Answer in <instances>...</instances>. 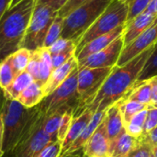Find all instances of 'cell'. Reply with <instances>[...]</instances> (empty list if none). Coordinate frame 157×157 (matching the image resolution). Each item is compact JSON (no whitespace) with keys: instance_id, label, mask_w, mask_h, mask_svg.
<instances>
[{"instance_id":"20","label":"cell","mask_w":157,"mask_h":157,"mask_svg":"<svg viewBox=\"0 0 157 157\" xmlns=\"http://www.w3.org/2000/svg\"><path fill=\"white\" fill-rule=\"evenodd\" d=\"M45 98L43 85L38 81H33L17 99L24 107L32 109L37 107Z\"/></svg>"},{"instance_id":"14","label":"cell","mask_w":157,"mask_h":157,"mask_svg":"<svg viewBox=\"0 0 157 157\" xmlns=\"http://www.w3.org/2000/svg\"><path fill=\"white\" fill-rule=\"evenodd\" d=\"M155 16L147 11H144L137 17H135L131 21L125 24L123 36L124 47L131 43L134 39H136L141 33H143L156 18Z\"/></svg>"},{"instance_id":"46","label":"cell","mask_w":157,"mask_h":157,"mask_svg":"<svg viewBox=\"0 0 157 157\" xmlns=\"http://www.w3.org/2000/svg\"><path fill=\"white\" fill-rule=\"evenodd\" d=\"M6 100V96H5V93H4V90L0 87V110L4 105V102Z\"/></svg>"},{"instance_id":"1","label":"cell","mask_w":157,"mask_h":157,"mask_svg":"<svg viewBox=\"0 0 157 157\" xmlns=\"http://www.w3.org/2000/svg\"><path fill=\"white\" fill-rule=\"evenodd\" d=\"M154 48L155 45L151 46L121 66H114L97 95L85 109H89L93 114L97 111H106L112 105L124 98L136 84Z\"/></svg>"},{"instance_id":"19","label":"cell","mask_w":157,"mask_h":157,"mask_svg":"<svg viewBox=\"0 0 157 157\" xmlns=\"http://www.w3.org/2000/svg\"><path fill=\"white\" fill-rule=\"evenodd\" d=\"M138 143V139L123 131L117 138L110 141L108 157H128Z\"/></svg>"},{"instance_id":"35","label":"cell","mask_w":157,"mask_h":157,"mask_svg":"<svg viewBox=\"0 0 157 157\" xmlns=\"http://www.w3.org/2000/svg\"><path fill=\"white\" fill-rule=\"evenodd\" d=\"M139 143L137 146L132 150V152L128 157H151L152 156V147L143 139L139 138Z\"/></svg>"},{"instance_id":"5","label":"cell","mask_w":157,"mask_h":157,"mask_svg":"<svg viewBox=\"0 0 157 157\" xmlns=\"http://www.w3.org/2000/svg\"><path fill=\"white\" fill-rule=\"evenodd\" d=\"M77 75L78 67L73 71L60 86L42 99L38 105L41 117L49 116L56 112L65 113L69 110H72L75 113L79 107Z\"/></svg>"},{"instance_id":"21","label":"cell","mask_w":157,"mask_h":157,"mask_svg":"<svg viewBox=\"0 0 157 157\" xmlns=\"http://www.w3.org/2000/svg\"><path fill=\"white\" fill-rule=\"evenodd\" d=\"M151 92L152 86L149 80L138 82L126 95L123 101H135L145 105L151 104Z\"/></svg>"},{"instance_id":"25","label":"cell","mask_w":157,"mask_h":157,"mask_svg":"<svg viewBox=\"0 0 157 157\" xmlns=\"http://www.w3.org/2000/svg\"><path fill=\"white\" fill-rule=\"evenodd\" d=\"M38 51L40 55V74L38 82H40L44 86L53 70L52 63V55L45 48L39 49Z\"/></svg>"},{"instance_id":"39","label":"cell","mask_w":157,"mask_h":157,"mask_svg":"<svg viewBox=\"0 0 157 157\" xmlns=\"http://www.w3.org/2000/svg\"><path fill=\"white\" fill-rule=\"evenodd\" d=\"M62 144L56 141L47 146L42 152H40L36 157H60L61 155Z\"/></svg>"},{"instance_id":"43","label":"cell","mask_w":157,"mask_h":157,"mask_svg":"<svg viewBox=\"0 0 157 157\" xmlns=\"http://www.w3.org/2000/svg\"><path fill=\"white\" fill-rule=\"evenodd\" d=\"M12 0H0V18L4 13L9 8Z\"/></svg>"},{"instance_id":"16","label":"cell","mask_w":157,"mask_h":157,"mask_svg":"<svg viewBox=\"0 0 157 157\" xmlns=\"http://www.w3.org/2000/svg\"><path fill=\"white\" fill-rule=\"evenodd\" d=\"M105 115H106V111H97V112H95L93 114L89 123L85 128V130L82 132V133L79 135V137L74 142V144L70 146V148L63 155V157H69L81 154L82 148L86 144L88 139L92 136V134L95 132L97 128L103 121V120L105 118Z\"/></svg>"},{"instance_id":"10","label":"cell","mask_w":157,"mask_h":157,"mask_svg":"<svg viewBox=\"0 0 157 157\" xmlns=\"http://www.w3.org/2000/svg\"><path fill=\"white\" fill-rule=\"evenodd\" d=\"M124 48L123 36H120L102 51L78 61V69L81 68H113L117 65L121 53Z\"/></svg>"},{"instance_id":"23","label":"cell","mask_w":157,"mask_h":157,"mask_svg":"<svg viewBox=\"0 0 157 157\" xmlns=\"http://www.w3.org/2000/svg\"><path fill=\"white\" fill-rule=\"evenodd\" d=\"M32 55V52L26 48H19L14 53H12L9 57L11 65L16 73V75H19L20 73L26 71L28 64L30 61Z\"/></svg>"},{"instance_id":"32","label":"cell","mask_w":157,"mask_h":157,"mask_svg":"<svg viewBox=\"0 0 157 157\" xmlns=\"http://www.w3.org/2000/svg\"><path fill=\"white\" fill-rule=\"evenodd\" d=\"M71 49H76V44L74 40H66L63 38L58 39L54 43H52L47 50L51 53V55H54Z\"/></svg>"},{"instance_id":"34","label":"cell","mask_w":157,"mask_h":157,"mask_svg":"<svg viewBox=\"0 0 157 157\" xmlns=\"http://www.w3.org/2000/svg\"><path fill=\"white\" fill-rule=\"evenodd\" d=\"M157 126V107L154 105H149L147 107V115L144 129V134H147L153 129Z\"/></svg>"},{"instance_id":"45","label":"cell","mask_w":157,"mask_h":157,"mask_svg":"<svg viewBox=\"0 0 157 157\" xmlns=\"http://www.w3.org/2000/svg\"><path fill=\"white\" fill-rule=\"evenodd\" d=\"M3 141H4V126L3 121L0 118V157L4 155V150H3Z\"/></svg>"},{"instance_id":"38","label":"cell","mask_w":157,"mask_h":157,"mask_svg":"<svg viewBox=\"0 0 157 157\" xmlns=\"http://www.w3.org/2000/svg\"><path fill=\"white\" fill-rule=\"evenodd\" d=\"M90 1H92V0H68L66 2V4L59 10L58 16H60L62 17H65L72 11H74L77 7H79V6L85 5V4L88 3Z\"/></svg>"},{"instance_id":"13","label":"cell","mask_w":157,"mask_h":157,"mask_svg":"<svg viewBox=\"0 0 157 157\" xmlns=\"http://www.w3.org/2000/svg\"><path fill=\"white\" fill-rule=\"evenodd\" d=\"M124 29H125V25L120 26L117 29H115L114 30H112L107 34L101 35V36L92 40L91 41H89L75 54L77 61H81V60L86 58L87 56L94 54L96 52H98L102 51L103 49H105L106 47H108L111 42H113L116 39H118L120 36H121L123 34Z\"/></svg>"},{"instance_id":"50","label":"cell","mask_w":157,"mask_h":157,"mask_svg":"<svg viewBox=\"0 0 157 157\" xmlns=\"http://www.w3.org/2000/svg\"><path fill=\"white\" fill-rule=\"evenodd\" d=\"M151 157H154V156H153V155H152V156H151Z\"/></svg>"},{"instance_id":"3","label":"cell","mask_w":157,"mask_h":157,"mask_svg":"<svg viewBox=\"0 0 157 157\" xmlns=\"http://www.w3.org/2000/svg\"><path fill=\"white\" fill-rule=\"evenodd\" d=\"M40 117L38 106L28 109L17 100L6 98L0 110V118L4 126L3 150L5 154L13 153L16 146L30 132Z\"/></svg>"},{"instance_id":"31","label":"cell","mask_w":157,"mask_h":157,"mask_svg":"<svg viewBox=\"0 0 157 157\" xmlns=\"http://www.w3.org/2000/svg\"><path fill=\"white\" fill-rule=\"evenodd\" d=\"M122 1H124L129 6L127 22L131 21L135 17L145 11L148 5L151 2V0H122Z\"/></svg>"},{"instance_id":"4","label":"cell","mask_w":157,"mask_h":157,"mask_svg":"<svg viewBox=\"0 0 157 157\" xmlns=\"http://www.w3.org/2000/svg\"><path fill=\"white\" fill-rule=\"evenodd\" d=\"M112 0H92L63 17L61 38L78 42L84 33L103 13Z\"/></svg>"},{"instance_id":"24","label":"cell","mask_w":157,"mask_h":157,"mask_svg":"<svg viewBox=\"0 0 157 157\" xmlns=\"http://www.w3.org/2000/svg\"><path fill=\"white\" fill-rule=\"evenodd\" d=\"M64 113L63 112H56L53 113L52 115L49 116H45V117H41L40 118V125L43 129V131L49 135L51 136V138L56 142L57 140V132H58V129L61 123V120L62 117Z\"/></svg>"},{"instance_id":"30","label":"cell","mask_w":157,"mask_h":157,"mask_svg":"<svg viewBox=\"0 0 157 157\" xmlns=\"http://www.w3.org/2000/svg\"><path fill=\"white\" fill-rule=\"evenodd\" d=\"M155 76H157V41L155 44V48L151 56L146 62L136 83L149 80Z\"/></svg>"},{"instance_id":"37","label":"cell","mask_w":157,"mask_h":157,"mask_svg":"<svg viewBox=\"0 0 157 157\" xmlns=\"http://www.w3.org/2000/svg\"><path fill=\"white\" fill-rule=\"evenodd\" d=\"M73 56H75V49H71L54 55H52V68H58L59 66L65 63L68 60H70Z\"/></svg>"},{"instance_id":"12","label":"cell","mask_w":157,"mask_h":157,"mask_svg":"<svg viewBox=\"0 0 157 157\" xmlns=\"http://www.w3.org/2000/svg\"><path fill=\"white\" fill-rule=\"evenodd\" d=\"M110 141L109 139L105 121L100 123L92 136L81 150L83 157H108Z\"/></svg>"},{"instance_id":"17","label":"cell","mask_w":157,"mask_h":157,"mask_svg":"<svg viewBox=\"0 0 157 157\" xmlns=\"http://www.w3.org/2000/svg\"><path fill=\"white\" fill-rule=\"evenodd\" d=\"M92 116H93V113L89 109H85L81 114H79L76 117H74L72 124L70 126V129H69L64 140L62 143V149H61L60 157H63V155L70 148V146L74 144V142L79 137V135L85 130L86 125L89 123Z\"/></svg>"},{"instance_id":"29","label":"cell","mask_w":157,"mask_h":157,"mask_svg":"<svg viewBox=\"0 0 157 157\" xmlns=\"http://www.w3.org/2000/svg\"><path fill=\"white\" fill-rule=\"evenodd\" d=\"M16 76L17 75L11 65L9 57H7L0 63V87L3 90L6 89Z\"/></svg>"},{"instance_id":"42","label":"cell","mask_w":157,"mask_h":157,"mask_svg":"<svg viewBox=\"0 0 157 157\" xmlns=\"http://www.w3.org/2000/svg\"><path fill=\"white\" fill-rule=\"evenodd\" d=\"M152 86V92H151V104L157 107V76H155L151 79H149Z\"/></svg>"},{"instance_id":"18","label":"cell","mask_w":157,"mask_h":157,"mask_svg":"<svg viewBox=\"0 0 157 157\" xmlns=\"http://www.w3.org/2000/svg\"><path fill=\"white\" fill-rule=\"evenodd\" d=\"M104 121L109 141L114 140L123 131H125L120 101L115 103L106 110Z\"/></svg>"},{"instance_id":"11","label":"cell","mask_w":157,"mask_h":157,"mask_svg":"<svg viewBox=\"0 0 157 157\" xmlns=\"http://www.w3.org/2000/svg\"><path fill=\"white\" fill-rule=\"evenodd\" d=\"M157 41V17L154 22L136 39H134L131 43L126 45L119 58L117 66H121L140 53H142L146 49L155 45Z\"/></svg>"},{"instance_id":"36","label":"cell","mask_w":157,"mask_h":157,"mask_svg":"<svg viewBox=\"0 0 157 157\" xmlns=\"http://www.w3.org/2000/svg\"><path fill=\"white\" fill-rule=\"evenodd\" d=\"M26 71L31 75L34 81H38L40 74V55L38 50L32 52V55Z\"/></svg>"},{"instance_id":"2","label":"cell","mask_w":157,"mask_h":157,"mask_svg":"<svg viewBox=\"0 0 157 157\" xmlns=\"http://www.w3.org/2000/svg\"><path fill=\"white\" fill-rule=\"evenodd\" d=\"M37 0H22L9 7L0 18V63L23 42Z\"/></svg>"},{"instance_id":"26","label":"cell","mask_w":157,"mask_h":157,"mask_svg":"<svg viewBox=\"0 0 157 157\" xmlns=\"http://www.w3.org/2000/svg\"><path fill=\"white\" fill-rule=\"evenodd\" d=\"M146 115H147V109L134 115L132 118V120L128 122V124L125 126L126 132L136 139L141 138L144 134Z\"/></svg>"},{"instance_id":"7","label":"cell","mask_w":157,"mask_h":157,"mask_svg":"<svg viewBox=\"0 0 157 157\" xmlns=\"http://www.w3.org/2000/svg\"><path fill=\"white\" fill-rule=\"evenodd\" d=\"M57 16L58 12L51 6L36 3L21 48L31 52L43 48L48 29Z\"/></svg>"},{"instance_id":"8","label":"cell","mask_w":157,"mask_h":157,"mask_svg":"<svg viewBox=\"0 0 157 157\" xmlns=\"http://www.w3.org/2000/svg\"><path fill=\"white\" fill-rule=\"evenodd\" d=\"M113 68H81L78 69L77 93L79 107L75 111L74 117L81 114L92 101L98 91L104 84Z\"/></svg>"},{"instance_id":"41","label":"cell","mask_w":157,"mask_h":157,"mask_svg":"<svg viewBox=\"0 0 157 157\" xmlns=\"http://www.w3.org/2000/svg\"><path fill=\"white\" fill-rule=\"evenodd\" d=\"M141 139H143L144 142H146L148 144L151 145V147H155L157 146V126L153 129L151 132H149L147 134L143 135L141 137Z\"/></svg>"},{"instance_id":"40","label":"cell","mask_w":157,"mask_h":157,"mask_svg":"<svg viewBox=\"0 0 157 157\" xmlns=\"http://www.w3.org/2000/svg\"><path fill=\"white\" fill-rule=\"evenodd\" d=\"M68 0H37V4L47 5L59 12V10L66 4Z\"/></svg>"},{"instance_id":"9","label":"cell","mask_w":157,"mask_h":157,"mask_svg":"<svg viewBox=\"0 0 157 157\" xmlns=\"http://www.w3.org/2000/svg\"><path fill=\"white\" fill-rule=\"evenodd\" d=\"M54 141L42 129L40 119L13 151L14 157H36Z\"/></svg>"},{"instance_id":"47","label":"cell","mask_w":157,"mask_h":157,"mask_svg":"<svg viewBox=\"0 0 157 157\" xmlns=\"http://www.w3.org/2000/svg\"><path fill=\"white\" fill-rule=\"evenodd\" d=\"M152 155L154 157H157V146L152 148Z\"/></svg>"},{"instance_id":"6","label":"cell","mask_w":157,"mask_h":157,"mask_svg":"<svg viewBox=\"0 0 157 157\" xmlns=\"http://www.w3.org/2000/svg\"><path fill=\"white\" fill-rule=\"evenodd\" d=\"M129 6L122 0H112L103 13L84 33L76 43L75 54L92 40L107 34L127 22Z\"/></svg>"},{"instance_id":"27","label":"cell","mask_w":157,"mask_h":157,"mask_svg":"<svg viewBox=\"0 0 157 157\" xmlns=\"http://www.w3.org/2000/svg\"><path fill=\"white\" fill-rule=\"evenodd\" d=\"M121 102V110L123 117L124 127L128 124V122L132 120V118L136 115L138 112L147 109L149 105L142 104L135 101H123L120 100Z\"/></svg>"},{"instance_id":"22","label":"cell","mask_w":157,"mask_h":157,"mask_svg":"<svg viewBox=\"0 0 157 157\" xmlns=\"http://www.w3.org/2000/svg\"><path fill=\"white\" fill-rule=\"evenodd\" d=\"M33 81H34L33 77L27 71H24V72L20 73L19 75H17L15 77V79L12 82V84L6 89L4 90V93H5L6 98H10V99L17 100L18 98V97L20 96V94Z\"/></svg>"},{"instance_id":"33","label":"cell","mask_w":157,"mask_h":157,"mask_svg":"<svg viewBox=\"0 0 157 157\" xmlns=\"http://www.w3.org/2000/svg\"><path fill=\"white\" fill-rule=\"evenodd\" d=\"M73 119H74V111H72V110L66 111L62 117L61 123H60L58 132H57V140L61 144L64 140V138H65V136H66V134L70 129Z\"/></svg>"},{"instance_id":"49","label":"cell","mask_w":157,"mask_h":157,"mask_svg":"<svg viewBox=\"0 0 157 157\" xmlns=\"http://www.w3.org/2000/svg\"><path fill=\"white\" fill-rule=\"evenodd\" d=\"M69 157H83V155H82L81 154H79V155H72V156Z\"/></svg>"},{"instance_id":"28","label":"cell","mask_w":157,"mask_h":157,"mask_svg":"<svg viewBox=\"0 0 157 157\" xmlns=\"http://www.w3.org/2000/svg\"><path fill=\"white\" fill-rule=\"evenodd\" d=\"M63 17L57 16L48 29V32L46 34L43 42V48L48 49L52 43H54L58 39L61 38L62 31H63Z\"/></svg>"},{"instance_id":"15","label":"cell","mask_w":157,"mask_h":157,"mask_svg":"<svg viewBox=\"0 0 157 157\" xmlns=\"http://www.w3.org/2000/svg\"><path fill=\"white\" fill-rule=\"evenodd\" d=\"M78 67V61L75 56H73L65 63L52 70L48 81L43 86L44 95L47 97L52 93L58 86H60L73 73L75 69Z\"/></svg>"},{"instance_id":"44","label":"cell","mask_w":157,"mask_h":157,"mask_svg":"<svg viewBox=\"0 0 157 157\" xmlns=\"http://www.w3.org/2000/svg\"><path fill=\"white\" fill-rule=\"evenodd\" d=\"M145 11H147L155 16H157V0H151L150 4L148 5Z\"/></svg>"},{"instance_id":"48","label":"cell","mask_w":157,"mask_h":157,"mask_svg":"<svg viewBox=\"0 0 157 157\" xmlns=\"http://www.w3.org/2000/svg\"><path fill=\"white\" fill-rule=\"evenodd\" d=\"M22 0H12V2H11V4H10V6L9 7H12V6H16L17 4H18L19 2H21Z\"/></svg>"}]
</instances>
